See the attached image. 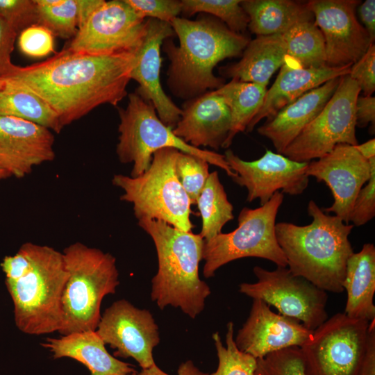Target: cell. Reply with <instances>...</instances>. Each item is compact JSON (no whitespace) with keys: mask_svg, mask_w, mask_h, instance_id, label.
<instances>
[{"mask_svg":"<svg viewBox=\"0 0 375 375\" xmlns=\"http://www.w3.org/2000/svg\"><path fill=\"white\" fill-rule=\"evenodd\" d=\"M209 165L206 160L197 156L181 151L178 154L176 174L192 204H196L209 176Z\"/></svg>","mask_w":375,"mask_h":375,"instance_id":"cell-35","label":"cell"},{"mask_svg":"<svg viewBox=\"0 0 375 375\" xmlns=\"http://www.w3.org/2000/svg\"><path fill=\"white\" fill-rule=\"evenodd\" d=\"M174 36L175 33L169 23L151 18L146 19V33L136 53V60L131 73V79L138 83L135 92L151 102L160 119L172 129L180 119L181 109L162 89L160 48L165 40Z\"/></svg>","mask_w":375,"mask_h":375,"instance_id":"cell-19","label":"cell"},{"mask_svg":"<svg viewBox=\"0 0 375 375\" xmlns=\"http://www.w3.org/2000/svg\"><path fill=\"white\" fill-rule=\"evenodd\" d=\"M342 287L347 294L344 313L368 322L375 319V247L365 243L348 259Z\"/></svg>","mask_w":375,"mask_h":375,"instance_id":"cell-26","label":"cell"},{"mask_svg":"<svg viewBox=\"0 0 375 375\" xmlns=\"http://www.w3.org/2000/svg\"><path fill=\"white\" fill-rule=\"evenodd\" d=\"M68 273L62 299V335L95 331L101 319V304L119 284L115 258L110 253L74 242L62 251Z\"/></svg>","mask_w":375,"mask_h":375,"instance_id":"cell-6","label":"cell"},{"mask_svg":"<svg viewBox=\"0 0 375 375\" xmlns=\"http://www.w3.org/2000/svg\"><path fill=\"white\" fill-rule=\"evenodd\" d=\"M241 6L256 35L283 34L297 23L314 20L306 2L290 0H244Z\"/></svg>","mask_w":375,"mask_h":375,"instance_id":"cell-27","label":"cell"},{"mask_svg":"<svg viewBox=\"0 0 375 375\" xmlns=\"http://www.w3.org/2000/svg\"><path fill=\"white\" fill-rule=\"evenodd\" d=\"M375 216V168L368 181L358 194L349 216V223L363 226Z\"/></svg>","mask_w":375,"mask_h":375,"instance_id":"cell-40","label":"cell"},{"mask_svg":"<svg viewBox=\"0 0 375 375\" xmlns=\"http://www.w3.org/2000/svg\"><path fill=\"white\" fill-rule=\"evenodd\" d=\"M22 332L42 335L58 331L62 322L61 299L67 280L63 254L54 248L26 242L1 263Z\"/></svg>","mask_w":375,"mask_h":375,"instance_id":"cell-3","label":"cell"},{"mask_svg":"<svg viewBox=\"0 0 375 375\" xmlns=\"http://www.w3.org/2000/svg\"><path fill=\"white\" fill-rule=\"evenodd\" d=\"M369 322L338 312L312 331L300 347L306 375H358Z\"/></svg>","mask_w":375,"mask_h":375,"instance_id":"cell-10","label":"cell"},{"mask_svg":"<svg viewBox=\"0 0 375 375\" xmlns=\"http://www.w3.org/2000/svg\"><path fill=\"white\" fill-rule=\"evenodd\" d=\"M136 375H169L161 369H160L156 363L148 369H142ZM178 375H209L208 373L201 372L197 368L191 360H187L182 363L178 369Z\"/></svg>","mask_w":375,"mask_h":375,"instance_id":"cell-46","label":"cell"},{"mask_svg":"<svg viewBox=\"0 0 375 375\" xmlns=\"http://www.w3.org/2000/svg\"><path fill=\"white\" fill-rule=\"evenodd\" d=\"M224 157L235 174L233 181L247 188L249 202L259 199L262 206L277 192L299 195L308 187V162H297L270 150L253 161L242 160L231 149L225 151Z\"/></svg>","mask_w":375,"mask_h":375,"instance_id":"cell-14","label":"cell"},{"mask_svg":"<svg viewBox=\"0 0 375 375\" xmlns=\"http://www.w3.org/2000/svg\"><path fill=\"white\" fill-rule=\"evenodd\" d=\"M136 374H137V372L133 373V374H131V375H136Z\"/></svg>","mask_w":375,"mask_h":375,"instance_id":"cell-51","label":"cell"},{"mask_svg":"<svg viewBox=\"0 0 375 375\" xmlns=\"http://www.w3.org/2000/svg\"><path fill=\"white\" fill-rule=\"evenodd\" d=\"M96 332L114 356L133 358L142 369L155 364L153 350L160 340L151 312L135 307L126 299L115 301L101 315Z\"/></svg>","mask_w":375,"mask_h":375,"instance_id":"cell-15","label":"cell"},{"mask_svg":"<svg viewBox=\"0 0 375 375\" xmlns=\"http://www.w3.org/2000/svg\"><path fill=\"white\" fill-rule=\"evenodd\" d=\"M233 335V322H229L226 326V347L218 332L212 334L219 362L216 371L209 375H254L257 359L238 348Z\"/></svg>","mask_w":375,"mask_h":375,"instance_id":"cell-34","label":"cell"},{"mask_svg":"<svg viewBox=\"0 0 375 375\" xmlns=\"http://www.w3.org/2000/svg\"><path fill=\"white\" fill-rule=\"evenodd\" d=\"M138 224L150 235L157 252L158 269L151 280V300L161 310L172 306L194 319L211 293L199 275L203 239L160 220L143 219Z\"/></svg>","mask_w":375,"mask_h":375,"instance_id":"cell-5","label":"cell"},{"mask_svg":"<svg viewBox=\"0 0 375 375\" xmlns=\"http://www.w3.org/2000/svg\"><path fill=\"white\" fill-rule=\"evenodd\" d=\"M358 13L363 27L367 31L370 40L374 43L375 40V1L366 0L358 8Z\"/></svg>","mask_w":375,"mask_h":375,"instance_id":"cell-45","label":"cell"},{"mask_svg":"<svg viewBox=\"0 0 375 375\" xmlns=\"http://www.w3.org/2000/svg\"><path fill=\"white\" fill-rule=\"evenodd\" d=\"M41 345L54 359L70 358L84 365L90 375H131L137 372L133 365L110 355L96 331H88L48 338Z\"/></svg>","mask_w":375,"mask_h":375,"instance_id":"cell-24","label":"cell"},{"mask_svg":"<svg viewBox=\"0 0 375 375\" xmlns=\"http://www.w3.org/2000/svg\"><path fill=\"white\" fill-rule=\"evenodd\" d=\"M355 149L366 160L375 157V139L372 138L361 144L354 146Z\"/></svg>","mask_w":375,"mask_h":375,"instance_id":"cell-48","label":"cell"},{"mask_svg":"<svg viewBox=\"0 0 375 375\" xmlns=\"http://www.w3.org/2000/svg\"><path fill=\"white\" fill-rule=\"evenodd\" d=\"M4 83H5L4 79L0 78V90L3 88Z\"/></svg>","mask_w":375,"mask_h":375,"instance_id":"cell-50","label":"cell"},{"mask_svg":"<svg viewBox=\"0 0 375 375\" xmlns=\"http://www.w3.org/2000/svg\"><path fill=\"white\" fill-rule=\"evenodd\" d=\"M17 33L0 17V78H5L15 69L11 53Z\"/></svg>","mask_w":375,"mask_h":375,"instance_id":"cell-42","label":"cell"},{"mask_svg":"<svg viewBox=\"0 0 375 375\" xmlns=\"http://www.w3.org/2000/svg\"><path fill=\"white\" fill-rule=\"evenodd\" d=\"M351 66L303 67L288 56L274 83L267 90L262 106L246 131L251 132L261 119L272 117L306 92L331 79L349 74Z\"/></svg>","mask_w":375,"mask_h":375,"instance_id":"cell-22","label":"cell"},{"mask_svg":"<svg viewBox=\"0 0 375 375\" xmlns=\"http://www.w3.org/2000/svg\"><path fill=\"white\" fill-rule=\"evenodd\" d=\"M181 15L191 17L196 13L211 15L222 22L232 31L244 34L249 17L240 0H181Z\"/></svg>","mask_w":375,"mask_h":375,"instance_id":"cell-33","label":"cell"},{"mask_svg":"<svg viewBox=\"0 0 375 375\" xmlns=\"http://www.w3.org/2000/svg\"><path fill=\"white\" fill-rule=\"evenodd\" d=\"M170 24L179 44L168 38L162 44L169 60L167 84L174 96L185 101L222 87L224 79L214 74V68L226 58L242 56L250 41L207 14L193 20L178 17Z\"/></svg>","mask_w":375,"mask_h":375,"instance_id":"cell-2","label":"cell"},{"mask_svg":"<svg viewBox=\"0 0 375 375\" xmlns=\"http://www.w3.org/2000/svg\"><path fill=\"white\" fill-rule=\"evenodd\" d=\"M253 272L257 281L241 283L240 293L262 300L281 315L300 322L311 331L328 318L327 292L293 274L287 267L268 270L255 266Z\"/></svg>","mask_w":375,"mask_h":375,"instance_id":"cell-12","label":"cell"},{"mask_svg":"<svg viewBox=\"0 0 375 375\" xmlns=\"http://www.w3.org/2000/svg\"><path fill=\"white\" fill-rule=\"evenodd\" d=\"M10 176L9 174L0 165V179Z\"/></svg>","mask_w":375,"mask_h":375,"instance_id":"cell-49","label":"cell"},{"mask_svg":"<svg viewBox=\"0 0 375 375\" xmlns=\"http://www.w3.org/2000/svg\"><path fill=\"white\" fill-rule=\"evenodd\" d=\"M196 204L202 222L199 235L204 240L221 233L224 226L234 218L233 206L217 171L210 173Z\"/></svg>","mask_w":375,"mask_h":375,"instance_id":"cell-30","label":"cell"},{"mask_svg":"<svg viewBox=\"0 0 375 375\" xmlns=\"http://www.w3.org/2000/svg\"><path fill=\"white\" fill-rule=\"evenodd\" d=\"M144 19L147 17L169 23L181 14L178 0H126Z\"/></svg>","mask_w":375,"mask_h":375,"instance_id":"cell-39","label":"cell"},{"mask_svg":"<svg viewBox=\"0 0 375 375\" xmlns=\"http://www.w3.org/2000/svg\"><path fill=\"white\" fill-rule=\"evenodd\" d=\"M340 77L328 81L267 119L258 133L268 138L277 153L285 149L321 112L338 86Z\"/></svg>","mask_w":375,"mask_h":375,"instance_id":"cell-23","label":"cell"},{"mask_svg":"<svg viewBox=\"0 0 375 375\" xmlns=\"http://www.w3.org/2000/svg\"><path fill=\"white\" fill-rule=\"evenodd\" d=\"M358 375H375V319L369 324L367 349Z\"/></svg>","mask_w":375,"mask_h":375,"instance_id":"cell-44","label":"cell"},{"mask_svg":"<svg viewBox=\"0 0 375 375\" xmlns=\"http://www.w3.org/2000/svg\"><path fill=\"white\" fill-rule=\"evenodd\" d=\"M361 90L349 74L341 76L333 95L317 117L285 149L283 155L309 162L331 152L337 145L358 144L356 103Z\"/></svg>","mask_w":375,"mask_h":375,"instance_id":"cell-11","label":"cell"},{"mask_svg":"<svg viewBox=\"0 0 375 375\" xmlns=\"http://www.w3.org/2000/svg\"><path fill=\"white\" fill-rule=\"evenodd\" d=\"M356 126L366 127L375 124V98L372 96L358 97L356 103Z\"/></svg>","mask_w":375,"mask_h":375,"instance_id":"cell-43","label":"cell"},{"mask_svg":"<svg viewBox=\"0 0 375 375\" xmlns=\"http://www.w3.org/2000/svg\"><path fill=\"white\" fill-rule=\"evenodd\" d=\"M146 33V19L126 0L103 1L78 27L66 48L96 56L136 53Z\"/></svg>","mask_w":375,"mask_h":375,"instance_id":"cell-13","label":"cell"},{"mask_svg":"<svg viewBox=\"0 0 375 375\" xmlns=\"http://www.w3.org/2000/svg\"><path fill=\"white\" fill-rule=\"evenodd\" d=\"M118 111L119 135L116 153L121 162L133 163L131 176L142 174L149 167L153 153L167 147L201 158L225 171L228 176H235L224 155L196 148L176 136L160 119L151 102L136 92L128 94L126 107Z\"/></svg>","mask_w":375,"mask_h":375,"instance_id":"cell-8","label":"cell"},{"mask_svg":"<svg viewBox=\"0 0 375 375\" xmlns=\"http://www.w3.org/2000/svg\"><path fill=\"white\" fill-rule=\"evenodd\" d=\"M281 35L288 56L300 65L315 68L326 65L324 39L314 20L297 23Z\"/></svg>","mask_w":375,"mask_h":375,"instance_id":"cell-31","label":"cell"},{"mask_svg":"<svg viewBox=\"0 0 375 375\" xmlns=\"http://www.w3.org/2000/svg\"><path fill=\"white\" fill-rule=\"evenodd\" d=\"M136 53L96 56L63 49L51 58L29 66H16L6 78L43 99L65 126L103 104L117 106L126 88Z\"/></svg>","mask_w":375,"mask_h":375,"instance_id":"cell-1","label":"cell"},{"mask_svg":"<svg viewBox=\"0 0 375 375\" xmlns=\"http://www.w3.org/2000/svg\"><path fill=\"white\" fill-rule=\"evenodd\" d=\"M287 57L281 34L257 35L249 42L241 59L220 67L219 73L231 79L267 86L272 74L283 65Z\"/></svg>","mask_w":375,"mask_h":375,"instance_id":"cell-25","label":"cell"},{"mask_svg":"<svg viewBox=\"0 0 375 375\" xmlns=\"http://www.w3.org/2000/svg\"><path fill=\"white\" fill-rule=\"evenodd\" d=\"M0 17L17 34L25 28L38 24L35 0H0Z\"/></svg>","mask_w":375,"mask_h":375,"instance_id":"cell-37","label":"cell"},{"mask_svg":"<svg viewBox=\"0 0 375 375\" xmlns=\"http://www.w3.org/2000/svg\"><path fill=\"white\" fill-rule=\"evenodd\" d=\"M54 136L51 130L31 122L0 116V165L20 178L35 167L55 158Z\"/></svg>","mask_w":375,"mask_h":375,"instance_id":"cell-20","label":"cell"},{"mask_svg":"<svg viewBox=\"0 0 375 375\" xmlns=\"http://www.w3.org/2000/svg\"><path fill=\"white\" fill-rule=\"evenodd\" d=\"M103 1V0H78L79 22L78 27L88 19L90 14Z\"/></svg>","mask_w":375,"mask_h":375,"instance_id":"cell-47","label":"cell"},{"mask_svg":"<svg viewBox=\"0 0 375 375\" xmlns=\"http://www.w3.org/2000/svg\"><path fill=\"white\" fill-rule=\"evenodd\" d=\"M267 90L266 85L235 79L214 90L228 106L231 116V130L223 148H228L235 136L246 131L262 106Z\"/></svg>","mask_w":375,"mask_h":375,"instance_id":"cell-29","label":"cell"},{"mask_svg":"<svg viewBox=\"0 0 375 375\" xmlns=\"http://www.w3.org/2000/svg\"><path fill=\"white\" fill-rule=\"evenodd\" d=\"M4 81L0 90V116L22 119L57 133L61 131L57 115L43 99L15 81Z\"/></svg>","mask_w":375,"mask_h":375,"instance_id":"cell-28","label":"cell"},{"mask_svg":"<svg viewBox=\"0 0 375 375\" xmlns=\"http://www.w3.org/2000/svg\"><path fill=\"white\" fill-rule=\"evenodd\" d=\"M180 119L172 129L187 144L200 148H223L231 126V112L214 90L186 100Z\"/></svg>","mask_w":375,"mask_h":375,"instance_id":"cell-21","label":"cell"},{"mask_svg":"<svg viewBox=\"0 0 375 375\" xmlns=\"http://www.w3.org/2000/svg\"><path fill=\"white\" fill-rule=\"evenodd\" d=\"M307 209L312 219L308 225L276 224L278 243L293 274L326 292L340 294L347 260L353 253L349 235L354 226L324 212L312 200Z\"/></svg>","mask_w":375,"mask_h":375,"instance_id":"cell-4","label":"cell"},{"mask_svg":"<svg viewBox=\"0 0 375 375\" xmlns=\"http://www.w3.org/2000/svg\"><path fill=\"white\" fill-rule=\"evenodd\" d=\"M38 24L48 28L54 36L74 37L78 29V0H35Z\"/></svg>","mask_w":375,"mask_h":375,"instance_id":"cell-32","label":"cell"},{"mask_svg":"<svg viewBox=\"0 0 375 375\" xmlns=\"http://www.w3.org/2000/svg\"><path fill=\"white\" fill-rule=\"evenodd\" d=\"M283 199V193L277 192L258 208H243L235 230L203 240V276L211 278L222 266L247 257L268 260L277 267H288L276 235V219Z\"/></svg>","mask_w":375,"mask_h":375,"instance_id":"cell-9","label":"cell"},{"mask_svg":"<svg viewBox=\"0 0 375 375\" xmlns=\"http://www.w3.org/2000/svg\"><path fill=\"white\" fill-rule=\"evenodd\" d=\"M254 375H306L300 347L283 349L257 359Z\"/></svg>","mask_w":375,"mask_h":375,"instance_id":"cell-36","label":"cell"},{"mask_svg":"<svg viewBox=\"0 0 375 375\" xmlns=\"http://www.w3.org/2000/svg\"><path fill=\"white\" fill-rule=\"evenodd\" d=\"M349 76L358 85L364 96L375 90V46L372 44L366 53L350 68Z\"/></svg>","mask_w":375,"mask_h":375,"instance_id":"cell-41","label":"cell"},{"mask_svg":"<svg viewBox=\"0 0 375 375\" xmlns=\"http://www.w3.org/2000/svg\"><path fill=\"white\" fill-rule=\"evenodd\" d=\"M179 151L172 147L160 149L142 174L135 177L115 174L112 183L123 191L120 200L133 205L138 220H160L188 232L194 228L190 220L192 203L176 174Z\"/></svg>","mask_w":375,"mask_h":375,"instance_id":"cell-7","label":"cell"},{"mask_svg":"<svg viewBox=\"0 0 375 375\" xmlns=\"http://www.w3.org/2000/svg\"><path fill=\"white\" fill-rule=\"evenodd\" d=\"M360 3L357 0L306 2L324 39L327 66L352 65L374 44L356 17V8Z\"/></svg>","mask_w":375,"mask_h":375,"instance_id":"cell-16","label":"cell"},{"mask_svg":"<svg viewBox=\"0 0 375 375\" xmlns=\"http://www.w3.org/2000/svg\"><path fill=\"white\" fill-rule=\"evenodd\" d=\"M375 168V157L364 158L354 146L337 145L324 156L309 162L308 176L329 187L333 202L322 208L326 213L333 212L344 223L349 224V216L356 198L368 181L372 170Z\"/></svg>","mask_w":375,"mask_h":375,"instance_id":"cell-17","label":"cell"},{"mask_svg":"<svg viewBox=\"0 0 375 375\" xmlns=\"http://www.w3.org/2000/svg\"><path fill=\"white\" fill-rule=\"evenodd\" d=\"M20 51L30 57H44L54 51V35L46 27L32 25L19 33Z\"/></svg>","mask_w":375,"mask_h":375,"instance_id":"cell-38","label":"cell"},{"mask_svg":"<svg viewBox=\"0 0 375 375\" xmlns=\"http://www.w3.org/2000/svg\"><path fill=\"white\" fill-rule=\"evenodd\" d=\"M312 333L300 322L276 313L265 301L254 299L234 340L240 351L258 359L283 349L301 347Z\"/></svg>","mask_w":375,"mask_h":375,"instance_id":"cell-18","label":"cell"}]
</instances>
